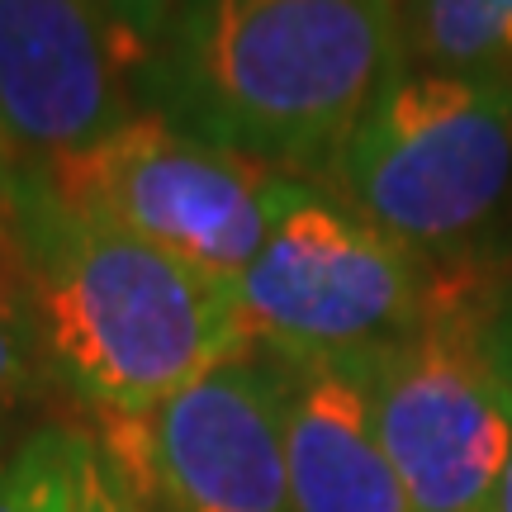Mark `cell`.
I'll return each instance as SVG.
<instances>
[{
	"label": "cell",
	"mask_w": 512,
	"mask_h": 512,
	"mask_svg": "<svg viewBox=\"0 0 512 512\" xmlns=\"http://www.w3.org/2000/svg\"><path fill=\"white\" fill-rule=\"evenodd\" d=\"M484 304H437L370 356L375 432L413 512H489L512 451V403L479 351Z\"/></svg>",
	"instance_id": "6"
},
{
	"label": "cell",
	"mask_w": 512,
	"mask_h": 512,
	"mask_svg": "<svg viewBox=\"0 0 512 512\" xmlns=\"http://www.w3.org/2000/svg\"><path fill=\"white\" fill-rule=\"evenodd\" d=\"M238 304L271 356H375L432 318L437 261L408 252L342 195L285 176L266 242L238 275Z\"/></svg>",
	"instance_id": "4"
},
{
	"label": "cell",
	"mask_w": 512,
	"mask_h": 512,
	"mask_svg": "<svg viewBox=\"0 0 512 512\" xmlns=\"http://www.w3.org/2000/svg\"><path fill=\"white\" fill-rule=\"evenodd\" d=\"M0 214H10V181H5V152H0Z\"/></svg>",
	"instance_id": "17"
},
{
	"label": "cell",
	"mask_w": 512,
	"mask_h": 512,
	"mask_svg": "<svg viewBox=\"0 0 512 512\" xmlns=\"http://www.w3.org/2000/svg\"><path fill=\"white\" fill-rule=\"evenodd\" d=\"M53 200L233 280L266 242L285 171L171 124L128 114L95 143L29 166Z\"/></svg>",
	"instance_id": "5"
},
{
	"label": "cell",
	"mask_w": 512,
	"mask_h": 512,
	"mask_svg": "<svg viewBox=\"0 0 512 512\" xmlns=\"http://www.w3.org/2000/svg\"><path fill=\"white\" fill-rule=\"evenodd\" d=\"M479 351H484V361L494 370L503 399L512 403V323L498 313V304H494V313L479 323Z\"/></svg>",
	"instance_id": "15"
},
{
	"label": "cell",
	"mask_w": 512,
	"mask_h": 512,
	"mask_svg": "<svg viewBox=\"0 0 512 512\" xmlns=\"http://www.w3.org/2000/svg\"><path fill=\"white\" fill-rule=\"evenodd\" d=\"M337 195L427 261H470L512 195V81L403 67L337 157Z\"/></svg>",
	"instance_id": "3"
},
{
	"label": "cell",
	"mask_w": 512,
	"mask_h": 512,
	"mask_svg": "<svg viewBox=\"0 0 512 512\" xmlns=\"http://www.w3.org/2000/svg\"><path fill=\"white\" fill-rule=\"evenodd\" d=\"M128 53L110 0H0V152L24 171L119 119Z\"/></svg>",
	"instance_id": "8"
},
{
	"label": "cell",
	"mask_w": 512,
	"mask_h": 512,
	"mask_svg": "<svg viewBox=\"0 0 512 512\" xmlns=\"http://www.w3.org/2000/svg\"><path fill=\"white\" fill-rule=\"evenodd\" d=\"M399 24L422 67L512 81V0H403Z\"/></svg>",
	"instance_id": "10"
},
{
	"label": "cell",
	"mask_w": 512,
	"mask_h": 512,
	"mask_svg": "<svg viewBox=\"0 0 512 512\" xmlns=\"http://www.w3.org/2000/svg\"><path fill=\"white\" fill-rule=\"evenodd\" d=\"M100 446L166 512H294L280 370L261 347L185 384L147 418H105Z\"/></svg>",
	"instance_id": "7"
},
{
	"label": "cell",
	"mask_w": 512,
	"mask_h": 512,
	"mask_svg": "<svg viewBox=\"0 0 512 512\" xmlns=\"http://www.w3.org/2000/svg\"><path fill=\"white\" fill-rule=\"evenodd\" d=\"M489 512H512V451H508V465H503V479H498V494Z\"/></svg>",
	"instance_id": "16"
},
{
	"label": "cell",
	"mask_w": 512,
	"mask_h": 512,
	"mask_svg": "<svg viewBox=\"0 0 512 512\" xmlns=\"http://www.w3.org/2000/svg\"><path fill=\"white\" fill-rule=\"evenodd\" d=\"M72 512H152L147 494L119 470L100 437L72 427Z\"/></svg>",
	"instance_id": "12"
},
{
	"label": "cell",
	"mask_w": 512,
	"mask_h": 512,
	"mask_svg": "<svg viewBox=\"0 0 512 512\" xmlns=\"http://www.w3.org/2000/svg\"><path fill=\"white\" fill-rule=\"evenodd\" d=\"M0 512H72V427H43L0 465Z\"/></svg>",
	"instance_id": "11"
},
{
	"label": "cell",
	"mask_w": 512,
	"mask_h": 512,
	"mask_svg": "<svg viewBox=\"0 0 512 512\" xmlns=\"http://www.w3.org/2000/svg\"><path fill=\"white\" fill-rule=\"evenodd\" d=\"M171 10H176V0H110V15L119 38H124L128 67H147L152 62L166 24H171Z\"/></svg>",
	"instance_id": "13"
},
{
	"label": "cell",
	"mask_w": 512,
	"mask_h": 512,
	"mask_svg": "<svg viewBox=\"0 0 512 512\" xmlns=\"http://www.w3.org/2000/svg\"><path fill=\"white\" fill-rule=\"evenodd\" d=\"M10 223L43 347L105 418H147L256 347L233 280L76 214L29 171L10 176Z\"/></svg>",
	"instance_id": "2"
},
{
	"label": "cell",
	"mask_w": 512,
	"mask_h": 512,
	"mask_svg": "<svg viewBox=\"0 0 512 512\" xmlns=\"http://www.w3.org/2000/svg\"><path fill=\"white\" fill-rule=\"evenodd\" d=\"M498 313L512 323V285H503V299H498Z\"/></svg>",
	"instance_id": "18"
},
{
	"label": "cell",
	"mask_w": 512,
	"mask_h": 512,
	"mask_svg": "<svg viewBox=\"0 0 512 512\" xmlns=\"http://www.w3.org/2000/svg\"><path fill=\"white\" fill-rule=\"evenodd\" d=\"M271 361L280 370L294 512H413L375 432L370 356Z\"/></svg>",
	"instance_id": "9"
},
{
	"label": "cell",
	"mask_w": 512,
	"mask_h": 512,
	"mask_svg": "<svg viewBox=\"0 0 512 512\" xmlns=\"http://www.w3.org/2000/svg\"><path fill=\"white\" fill-rule=\"evenodd\" d=\"M5 460H10V456H5V432H0V465H5Z\"/></svg>",
	"instance_id": "19"
},
{
	"label": "cell",
	"mask_w": 512,
	"mask_h": 512,
	"mask_svg": "<svg viewBox=\"0 0 512 512\" xmlns=\"http://www.w3.org/2000/svg\"><path fill=\"white\" fill-rule=\"evenodd\" d=\"M34 370V356H29V323L19 313V299L10 294L5 275H0V399H10L24 389Z\"/></svg>",
	"instance_id": "14"
},
{
	"label": "cell",
	"mask_w": 512,
	"mask_h": 512,
	"mask_svg": "<svg viewBox=\"0 0 512 512\" xmlns=\"http://www.w3.org/2000/svg\"><path fill=\"white\" fill-rule=\"evenodd\" d=\"M403 57L394 0H176L147 72L171 124L285 176H332Z\"/></svg>",
	"instance_id": "1"
}]
</instances>
